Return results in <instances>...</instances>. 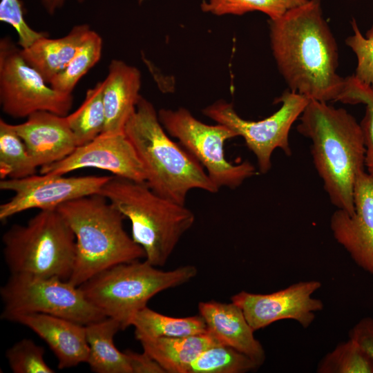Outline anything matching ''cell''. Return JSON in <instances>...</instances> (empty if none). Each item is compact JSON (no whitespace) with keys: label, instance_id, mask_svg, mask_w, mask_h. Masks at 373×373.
<instances>
[{"label":"cell","instance_id":"obj_1","mask_svg":"<svg viewBox=\"0 0 373 373\" xmlns=\"http://www.w3.org/2000/svg\"><path fill=\"white\" fill-rule=\"evenodd\" d=\"M270 46L289 89L309 99L338 101L345 78L337 73L338 51L321 0H308L269 20Z\"/></svg>","mask_w":373,"mask_h":373},{"label":"cell","instance_id":"obj_2","mask_svg":"<svg viewBox=\"0 0 373 373\" xmlns=\"http://www.w3.org/2000/svg\"><path fill=\"white\" fill-rule=\"evenodd\" d=\"M297 131L312 141L314 164L332 204L353 214L354 184L365 167L361 124L344 108L309 99Z\"/></svg>","mask_w":373,"mask_h":373},{"label":"cell","instance_id":"obj_3","mask_svg":"<svg viewBox=\"0 0 373 373\" xmlns=\"http://www.w3.org/2000/svg\"><path fill=\"white\" fill-rule=\"evenodd\" d=\"M124 132L142 164L146 183L159 195L185 205L191 189L219 191L195 157L169 137L154 106L142 95Z\"/></svg>","mask_w":373,"mask_h":373},{"label":"cell","instance_id":"obj_4","mask_svg":"<svg viewBox=\"0 0 373 373\" xmlns=\"http://www.w3.org/2000/svg\"><path fill=\"white\" fill-rule=\"evenodd\" d=\"M75 237V257L68 281L79 286L99 272L145 257L142 247L123 227L124 216L104 195L96 193L59 205Z\"/></svg>","mask_w":373,"mask_h":373},{"label":"cell","instance_id":"obj_5","mask_svg":"<svg viewBox=\"0 0 373 373\" xmlns=\"http://www.w3.org/2000/svg\"><path fill=\"white\" fill-rule=\"evenodd\" d=\"M99 193L130 220L132 238L144 249L145 260L155 267L166 264L195 222L194 213L185 205L159 195L146 182L113 175Z\"/></svg>","mask_w":373,"mask_h":373},{"label":"cell","instance_id":"obj_6","mask_svg":"<svg viewBox=\"0 0 373 373\" xmlns=\"http://www.w3.org/2000/svg\"><path fill=\"white\" fill-rule=\"evenodd\" d=\"M197 274L193 265L164 271L146 260H136L108 268L79 287L92 305L117 321L123 330L152 297L187 283Z\"/></svg>","mask_w":373,"mask_h":373},{"label":"cell","instance_id":"obj_7","mask_svg":"<svg viewBox=\"0 0 373 373\" xmlns=\"http://www.w3.org/2000/svg\"><path fill=\"white\" fill-rule=\"evenodd\" d=\"M2 242L10 274L64 280L72 274L75 237L57 209L40 210L25 225L13 224Z\"/></svg>","mask_w":373,"mask_h":373},{"label":"cell","instance_id":"obj_8","mask_svg":"<svg viewBox=\"0 0 373 373\" xmlns=\"http://www.w3.org/2000/svg\"><path fill=\"white\" fill-rule=\"evenodd\" d=\"M1 318L45 314L86 325L106 316L84 296L79 286L57 277L10 274L1 287Z\"/></svg>","mask_w":373,"mask_h":373},{"label":"cell","instance_id":"obj_9","mask_svg":"<svg viewBox=\"0 0 373 373\" xmlns=\"http://www.w3.org/2000/svg\"><path fill=\"white\" fill-rule=\"evenodd\" d=\"M157 114L167 133L178 140L195 157L219 189H236L257 173L256 167L249 161L234 164L227 160L224 144L238 137L228 126L203 123L184 108H162Z\"/></svg>","mask_w":373,"mask_h":373},{"label":"cell","instance_id":"obj_10","mask_svg":"<svg viewBox=\"0 0 373 373\" xmlns=\"http://www.w3.org/2000/svg\"><path fill=\"white\" fill-rule=\"evenodd\" d=\"M72 93L54 89L22 57L9 37L0 40V104L3 112L23 118L37 111L61 116L69 114Z\"/></svg>","mask_w":373,"mask_h":373},{"label":"cell","instance_id":"obj_11","mask_svg":"<svg viewBox=\"0 0 373 373\" xmlns=\"http://www.w3.org/2000/svg\"><path fill=\"white\" fill-rule=\"evenodd\" d=\"M280 108L258 121L241 117L232 104L218 100L202 110L203 114L218 124L225 125L241 136L256 156L258 170L267 173L271 167V155L276 149L289 155V133L292 124L301 115L309 99L287 90L279 97Z\"/></svg>","mask_w":373,"mask_h":373},{"label":"cell","instance_id":"obj_12","mask_svg":"<svg viewBox=\"0 0 373 373\" xmlns=\"http://www.w3.org/2000/svg\"><path fill=\"white\" fill-rule=\"evenodd\" d=\"M110 178L111 175L66 177L41 173L20 179H2L1 190L12 191L15 194L0 205V220H6L29 209H55L68 201L99 193Z\"/></svg>","mask_w":373,"mask_h":373},{"label":"cell","instance_id":"obj_13","mask_svg":"<svg viewBox=\"0 0 373 373\" xmlns=\"http://www.w3.org/2000/svg\"><path fill=\"white\" fill-rule=\"evenodd\" d=\"M321 287L319 280L300 281L269 294L241 291L231 300L240 307L254 331L285 319L307 328L314 321L316 314L323 309V301L313 297Z\"/></svg>","mask_w":373,"mask_h":373},{"label":"cell","instance_id":"obj_14","mask_svg":"<svg viewBox=\"0 0 373 373\" xmlns=\"http://www.w3.org/2000/svg\"><path fill=\"white\" fill-rule=\"evenodd\" d=\"M97 168L113 175L146 182V175L136 151L124 133L100 134L91 142L77 146L59 162L40 168V173L65 175L83 168Z\"/></svg>","mask_w":373,"mask_h":373},{"label":"cell","instance_id":"obj_15","mask_svg":"<svg viewBox=\"0 0 373 373\" xmlns=\"http://www.w3.org/2000/svg\"><path fill=\"white\" fill-rule=\"evenodd\" d=\"M355 211L336 209L330 228L336 242L353 261L373 276V176L361 171L354 189Z\"/></svg>","mask_w":373,"mask_h":373},{"label":"cell","instance_id":"obj_16","mask_svg":"<svg viewBox=\"0 0 373 373\" xmlns=\"http://www.w3.org/2000/svg\"><path fill=\"white\" fill-rule=\"evenodd\" d=\"M12 126L39 168L62 160L77 147L66 116L37 111Z\"/></svg>","mask_w":373,"mask_h":373},{"label":"cell","instance_id":"obj_17","mask_svg":"<svg viewBox=\"0 0 373 373\" xmlns=\"http://www.w3.org/2000/svg\"><path fill=\"white\" fill-rule=\"evenodd\" d=\"M7 321L23 325L44 340L55 355L60 370L86 363L89 347L86 325L45 314H23Z\"/></svg>","mask_w":373,"mask_h":373},{"label":"cell","instance_id":"obj_18","mask_svg":"<svg viewBox=\"0 0 373 373\" xmlns=\"http://www.w3.org/2000/svg\"><path fill=\"white\" fill-rule=\"evenodd\" d=\"M199 314L219 343L247 355L259 366L265 360V352L254 336L242 310L233 302L224 303L211 300L198 304Z\"/></svg>","mask_w":373,"mask_h":373},{"label":"cell","instance_id":"obj_19","mask_svg":"<svg viewBox=\"0 0 373 373\" xmlns=\"http://www.w3.org/2000/svg\"><path fill=\"white\" fill-rule=\"evenodd\" d=\"M103 102L106 114L101 134L124 133L125 126L135 110L140 97L142 76L139 69L120 59H112L103 80Z\"/></svg>","mask_w":373,"mask_h":373},{"label":"cell","instance_id":"obj_20","mask_svg":"<svg viewBox=\"0 0 373 373\" xmlns=\"http://www.w3.org/2000/svg\"><path fill=\"white\" fill-rule=\"evenodd\" d=\"M90 30L86 23L74 26L64 37L52 39L46 35L39 38L29 47L21 48V54L49 84L67 66Z\"/></svg>","mask_w":373,"mask_h":373},{"label":"cell","instance_id":"obj_21","mask_svg":"<svg viewBox=\"0 0 373 373\" xmlns=\"http://www.w3.org/2000/svg\"><path fill=\"white\" fill-rule=\"evenodd\" d=\"M143 350L154 358L166 373H188L192 363L207 348L220 344L208 332L183 337L139 340Z\"/></svg>","mask_w":373,"mask_h":373},{"label":"cell","instance_id":"obj_22","mask_svg":"<svg viewBox=\"0 0 373 373\" xmlns=\"http://www.w3.org/2000/svg\"><path fill=\"white\" fill-rule=\"evenodd\" d=\"M122 329L119 323L106 317L86 325L89 347L86 363L95 373H132L126 354L115 345L114 336Z\"/></svg>","mask_w":373,"mask_h":373},{"label":"cell","instance_id":"obj_23","mask_svg":"<svg viewBox=\"0 0 373 373\" xmlns=\"http://www.w3.org/2000/svg\"><path fill=\"white\" fill-rule=\"evenodd\" d=\"M131 325L135 338H142L183 337L207 332L206 323L200 315L184 318L168 316L147 306L133 317Z\"/></svg>","mask_w":373,"mask_h":373},{"label":"cell","instance_id":"obj_24","mask_svg":"<svg viewBox=\"0 0 373 373\" xmlns=\"http://www.w3.org/2000/svg\"><path fill=\"white\" fill-rule=\"evenodd\" d=\"M103 88L104 82L101 81L88 89L79 107L66 116L77 146L91 142L104 130L106 114Z\"/></svg>","mask_w":373,"mask_h":373},{"label":"cell","instance_id":"obj_25","mask_svg":"<svg viewBox=\"0 0 373 373\" xmlns=\"http://www.w3.org/2000/svg\"><path fill=\"white\" fill-rule=\"evenodd\" d=\"M38 167L12 124L0 119V177L20 179L35 175Z\"/></svg>","mask_w":373,"mask_h":373},{"label":"cell","instance_id":"obj_26","mask_svg":"<svg viewBox=\"0 0 373 373\" xmlns=\"http://www.w3.org/2000/svg\"><path fill=\"white\" fill-rule=\"evenodd\" d=\"M102 48V38L91 30L67 66L49 84L59 92L72 93L78 82L99 61Z\"/></svg>","mask_w":373,"mask_h":373},{"label":"cell","instance_id":"obj_27","mask_svg":"<svg viewBox=\"0 0 373 373\" xmlns=\"http://www.w3.org/2000/svg\"><path fill=\"white\" fill-rule=\"evenodd\" d=\"M258 367L247 355L231 347L218 344L202 352L192 363L188 373H245Z\"/></svg>","mask_w":373,"mask_h":373},{"label":"cell","instance_id":"obj_28","mask_svg":"<svg viewBox=\"0 0 373 373\" xmlns=\"http://www.w3.org/2000/svg\"><path fill=\"white\" fill-rule=\"evenodd\" d=\"M318 373H373V358L354 340L338 343L320 361Z\"/></svg>","mask_w":373,"mask_h":373},{"label":"cell","instance_id":"obj_29","mask_svg":"<svg viewBox=\"0 0 373 373\" xmlns=\"http://www.w3.org/2000/svg\"><path fill=\"white\" fill-rule=\"evenodd\" d=\"M345 104L365 105L361 122L365 147V166L373 176V86L358 80L354 75L345 78L343 91L338 99Z\"/></svg>","mask_w":373,"mask_h":373},{"label":"cell","instance_id":"obj_30","mask_svg":"<svg viewBox=\"0 0 373 373\" xmlns=\"http://www.w3.org/2000/svg\"><path fill=\"white\" fill-rule=\"evenodd\" d=\"M308 0H204L203 12L217 16L242 15L249 12L260 11L269 19L280 17L287 10L305 3Z\"/></svg>","mask_w":373,"mask_h":373},{"label":"cell","instance_id":"obj_31","mask_svg":"<svg viewBox=\"0 0 373 373\" xmlns=\"http://www.w3.org/2000/svg\"><path fill=\"white\" fill-rule=\"evenodd\" d=\"M45 350L32 340L23 338L8 348L6 356L14 373H53L44 361Z\"/></svg>","mask_w":373,"mask_h":373},{"label":"cell","instance_id":"obj_32","mask_svg":"<svg viewBox=\"0 0 373 373\" xmlns=\"http://www.w3.org/2000/svg\"><path fill=\"white\" fill-rule=\"evenodd\" d=\"M353 34L345 39V44L354 52L357 64L354 76L363 83L373 86V25L365 36L354 19L351 21Z\"/></svg>","mask_w":373,"mask_h":373},{"label":"cell","instance_id":"obj_33","mask_svg":"<svg viewBox=\"0 0 373 373\" xmlns=\"http://www.w3.org/2000/svg\"><path fill=\"white\" fill-rule=\"evenodd\" d=\"M0 21L10 25L18 35V45L26 48L47 33L32 29L26 22L24 10L20 0H1Z\"/></svg>","mask_w":373,"mask_h":373},{"label":"cell","instance_id":"obj_34","mask_svg":"<svg viewBox=\"0 0 373 373\" xmlns=\"http://www.w3.org/2000/svg\"><path fill=\"white\" fill-rule=\"evenodd\" d=\"M349 338L357 342L373 358V318L365 317L351 329Z\"/></svg>","mask_w":373,"mask_h":373},{"label":"cell","instance_id":"obj_35","mask_svg":"<svg viewBox=\"0 0 373 373\" xmlns=\"http://www.w3.org/2000/svg\"><path fill=\"white\" fill-rule=\"evenodd\" d=\"M132 373H166L162 366L148 353L125 351Z\"/></svg>","mask_w":373,"mask_h":373},{"label":"cell","instance_id":"obj_36","mask_svg":"<svg viewBox=\"0 0 373 373\" xmlns=\"http://www.w3.org/2000/svg\"><path fill=\"white\" fill-rule=\"evenodd\" d=\"M86 0H77L79 3H83ZM42 6L48 14L52 15L55 12L61 8L66 0H39Z\"/></svg>","mask_w":373,"mask_h":373},{"label":"cell","instance_id":"obj_37","mask_svg":"<svg viewBox=\"0 0 373 373\" xmlns=\"http://www.w3.org/2000/svg\"><path fill=\"white\" fill-rule=\"evenodd\" d=\"M139 1H140V2H142V1H144V0H139Z\"/></svg>","mask_w":373,"mask_h":373}]
</instances>
